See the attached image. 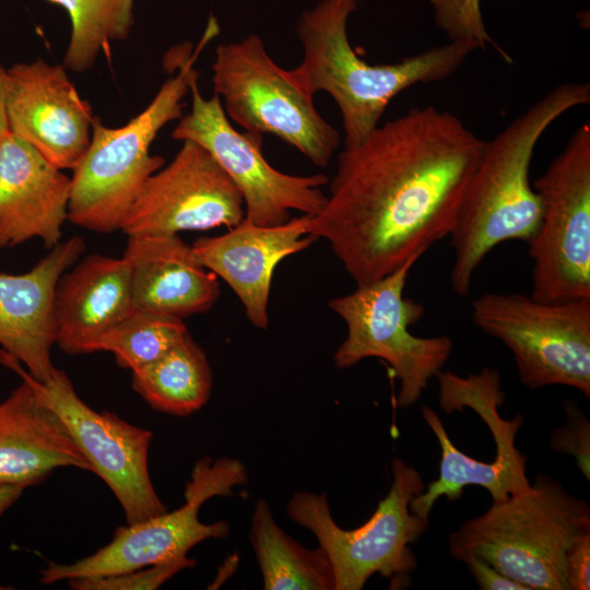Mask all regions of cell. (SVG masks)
I'll list each match as a JSON object with an SVG mask.
<instances>
[{"mask_svg":"<svg viewBox=\"0 0 590 590\" xmlns=\"http://www.w3.org/2000/svg\"><path fill=\"white\" fill-rule=\"evenodd\" d=\"M590 532V507L539 474L530 487L464 521L448 538L458 560L480 558L528 590H568L566 555Z\"/></svg>","mask_w":590,"mask_h":590,"instance_id":"obj_5","label":"cell"},{"mask_svg":"<svg viewBox=\"0 0 590 590\" xmlns=\"http://www.w3.org/2000/svg\"><path fill=\"white\" fill-rule=\"evenodd\" d=\"M196 565L193 558L182 556L177 559L137 568L119 574L69 579L75 590H154L185 568Z\"/></svg>","mask_w":590,"mask_h":590,"instance_id":"obj_29","label":"cell"},{"mask_svg":"<svg viewBox=\"0 0 590 590\" xmlns=\"http://www.w3.org/2000/svg\"><path fill=\"white\" fill-rule=\"evenodd\" d=\"M187 333L182 319L134 309L94 343L92 353L110 352L132 371L160 358Z\"/></svg>","mask_w":590,"mask_h":590,"instance_id":"obj_26","label":"cell"},{"mask_svg":"<svg viewBox=\"0 0 590 590\" xmlns=\"http://www.w3.org/2000/svg\"><path fill=\"white\" fill-rule=\"evenodd\" d=\"M219 31L217 20L211 15L194 51L189 43L168 51L164 67L177 73L127 125L109 128L94 116L88 148L72 169L68 210L72 224L103 234L121 228L144 182L165 164L162 156L150 154V146L164 126L182 117L184 98L199 76L193 64Z\"/></svg>","mask_w":590,"mask_h":590,"instance_id":"obj_4","label":"cell"},{"mask_svg":"<svg viewBox=\"0 0 590 590\" xmlns=\"http://www.w3.org/2000/svg\"><path fill=\"white\" fill-rule=\"evenodd\" d=\"M70 197L71 178L8 129L0 139V247L32 238L57 246Z\"/></svg>","mask_w":590,"mask_h":590,"instance_id":"obj_18","label":"cell"},{"mask_svg":"<svg viewBox=\"0 0 590 590\" xmlns=\"http://www.w3.org/2000/svg\"><path fill=\"white\" fill-rule=\"evenodd\" d=\"M485 142L449 111L409 109L343 148L308 234L356 285L392 273L449 236Z\"/></svg>","mask_w":590,"mask_h":590,"instance_id":"obj_1","label":"cell"},{"mask_svg":"<svg viewBox=\"0 0 590 590\" xmlns=\"http://www.w3.org/2000/svg\"><path fill=\"white\" fill-rule=\"evenodd\" d=\"M247 481L244 464L233 458L198 461L186 483L185 504L162 515L116 529L113 540L92 555L72 564L48 562L40 570L39 582L119 574L182 556L194 545L209 539H224L229 533L226 521L203 523L201 506L214 496L233 494V488Z\"/></svg>","mask_w":590,"mask_h":590,"instance_id":"obj_11","label":"cell"},{"mask_svg":"<svg viewBox=\"0 0 590 590\" xmlns=\"http://www.w3.org/2000/svg\"><path fill=\"white\" fill-rule=\"evenodd\" d=\"M439 404L446 413L472 409L487 425L496 450L516 448V436L523 424L517 414L505 420L499 414L504 401L499 373L484 367L479 374L461 377L450 371H439Z\"/></svg>","mask_w":590,"mask_h":590,"instance_id":"obj_27","label":"cell"},{"mask_svg":"<svg viewBox=\"0 0 590 590\" xmlns=\"http://www.w3.org/2000/svg\"><path fill=\"white\" fill-rule=\"evenodd\" d=\"M422 415L438 439L441 458L438 479L412 498L410 510L413 514L428 520L437 499L446 496L449 500H457L468 485L485 488L493 502L505 500L530 487L527 458L519 449L496 450V457L492 462L475 460L461 452L451 442L439 415L432 408L424 405Z\"/></svg>","mask_w":590,"mask_h":590,"instance_id":"obj_22","label":"cell"},{"mask_svg":"<svg viewBox=\"0 0 590 590\" xmlns=\"http://www.w3.org/2000/svg\"><path fill=\"white\" fill-rule=\"evenodd\" d=\"M533 187L542 204L529 245L531 294L542 302L590 298V125L583 122Z\"/></svg>","mask_w":590,"mask_h":590,"instance_id":"obj_10","label":"cell"},{"mask_svg":"<svg viewBox=\"0 0 590 590\" xmlns=\"http://www.w3.org/2000/svg\"><path fill=\"white\" fill-rule=\"evenodd\" d=\"M189 92L191 109L179 119L172 138L193 141L211 153L239 190L247 221L280 225L291 219V211L315 215L323 208L327 194L321 187L329 181L327 176H295L275 169L263 156L262 135L237 131L217 94L204 98L198 79Z\"/></svg>","mask_w":590,"mask_h":590,"instance_id":"obj_12","label":"cell"},{"mask_svg":"<svg viewBox=\"0 0 590 590\" xmlns=\"http://www.w3.org/2000/svg\"><path fill=\"white\" fill-rule=\"evenodd\" d=\"M20 377L0 402V485L25 489L59 468L93 472L60 416Z\"/></svg>","mask_w":590,"mask_h":590,"instance_id":"obj_20","label":"cell"},{"mask_svg":"<svg viewBox=\"0 0 590 590\" xmlns=\"http://www.w3.org/2000/svg\"><path fill=\"white\" fill-rule=\"evenodd\" d=\"M589 102L588 82L557 85L485 142L449 234L450 283L457 295L470 294L476 269L496 246L533 239L542 217L541 200L530 181L534 149L554 121Z\"/></svg>","mask_w":590,"mask_h":590,"instance_id":"obj_2","label":"cell"},{"mask_svg":"<svg viewBox=\"0 0 590 590\" xmlns=\"http://www.w3.org/2000/svg\"><path fill=\"white\" fill-rule=\"evenodd\" d=\"M250 542L266 590H334L332 567L322 548L309 550L285 533L263 498L252 511Z\"/></svg>","mask_w":590,"mask_h":590,"instance_id":"obj_23","label":"cell"},{"mask_svg":"<svg viewBox=\"0 0 590 590\" xmlns=\"http://www.w3.org/2000/svg\"><path fill=\"white\" fill-rule=\"evenodd\" d=\"M310 215L280 225H256L245 217L223 235L200 237L192 248L200 262L223 279L237 295L245 314L258 329L269 326V298L275 268L286 257L307 249Z\"/></svg>","mask_w":590,"mask_h":590,"instance_id":"obj_16","label":"cell"},{"mask_svg":"<svg viewBox=\"0 0 590 590\" xmlns=\"http://www.w3.org/2000/svg\"><path fill=\"white\" fill-rule=\"evenodd\" d=\"M5 79L7 69L0 64V139L8 130V120L5 113Z\"/></svg>","mask_w":590,"mask_h":590,"instance_id":"obj_34","label":"cell"},{"mask_svg":"<svg viewBox=\"0 0 590 590\" xmlns=\"http://www.w3.org/2000/svg\"><path fill=\"white\" fill-rule=\"evenodd\" d=\"M131 373L134 391L152 409L172 415L200 410L212 388L206 356L189 333L160 358Z\"/></svg>","mask_w":590,"mask_h":590,"instance_id":"obj_24","label":"cell"},{"mask_svg":"<svg viewBox=\"0 0 590 590\" xmlns=\"http://www.w3.org/2000/svg\"><path fill=\"white\" fill-rule=\"evenodd\" d=\"M565 574L568 590L590 589V532L581 534L569 548Z\"/></svg>","mask_w":590,"mask_h":590,"instance_id":"obj_31","label":"cell"},{"mask_svg":"<svg viewBox=\"0 0 590 590\" xmlns=\"http://www.w3.org/2000/svg\"><path fill=\"white\" fill-rule=\"evenodd\" d=\"M84 249V239L72 236L51 248L30 271L0 273L1 351L24 365L38 381H47L57 369L51 362L56 285Z\"/></svg>","mask_w":590,"mask_h":590,"instance_id":"obj_17","label":"cell"},{"mask_svg":"<svg viewBox=\"0 0 590 590\" xmlns=\"http://www.w3.org/2000/svg\"><path fill=\"white\" fill-rule=\"evenodd\" d=\"M62 7L71 21L63 67L78 73L91 69L110 45L129 37L134 25L133 0H47Z\"/></svg>","mask_w":590,"mask_h":590,"instance_id":"obj_25","label":"cell"},{"mask_svg":"<svg viewBox=\"0 0 590 590\" xmlns=\"http://www.w3.org/2000/svg\"><path fill=\"white\" fill-rule=\"evenodd\" d=\"M212 70L214 93L228 118L245 131L280 138L316 166H328L341 135L318 113L314 97L272 60L258 35L220 44Z\"/></svg>","mask_w":590,"mask_h":590,"instance_id":"obj_8","label":"cell"},{"mask_svg":"<svg viewBox=\"0 0 590 590\" xmlns=\"http://www.w3.org/2000/svg\"><path fill=\"white\" fill-rule=\"evenodd\" d=\"M182 142L138 193L120 228L127 236L232 228L244 220V199L221 165L200 144Z\"/></svg>","mask_w":590,"mask_h":590,"instance_id":"obj_14","label":"cell"},{"mask_svg":"<svg viewBox=\"0 0 590 590\" xmlns=\"http://www.w3.org/2000/svg\"><path fill=\"white\" fill-rule=\"evenodd\" d=\"M463 563L482 590H528L480 558L469 557Z\"/></svg>","mask_w":590,"mask_h":590,"instance_id":"obj_32","label":"cell"},{"mask_svg":"<svg viewBox=\"0 0 590 590\" xmlns=\"http://www.w3.org/2000/svg\"><path fill=\"white\" fill-rule=\"evenodd\" d=\"M471 318L511 351L523 386L562 385L590 397V298L491 292L473 300Z\"/></svg>","mask_w":590,"mask_h":590,"instance_id":"obj_9","label":"cell"},{"mask_svg":"<svg viewBox=\"0 0 590 590\" xmlns=\"http://www.w3.org/2000/svg\"><path fill=\"white\" fill-rule=\"evenodd\" d=\"M437 26L449 42L461 43L474 50L494 45L481 12V0H428Z\"/></svg>","mask_w":590,"mask_h":590,"instance_id":"obj_28","label":"cell"},{"mask_svg":"<svg viewBox=\"0 0 590 590\" xmlns=\"http://www.w3.org/2000/svg\"><path fill=\"white\" fill-rule=\"evenodd\" d=\"M5 113L9 131L61 170H72L88 148L92 107L63 66L37 58L7 69Z\"/></svg>","mask_w":590,"mask_h":590,"instance_id":"obj_15","label":"cell"},{"mask_svg":"<svg viewBox=\"0 0 590 590\" xmlns=\"http://www.w3.org/2000/svg\"><path fill=\"white\" fill-rule=\"evenodd\" d=\"M361 0H320L302 13L296 31L302 62L288 74L306 94L328 93L343 122L344 146L358 144L379 126L389 103L418 83L444 80L474 51L449 42L396 63L370 64L353 49L347 21Z\"/></svg>","mask_w":590,"mask_h":590,"instance_id":"obj_3","label":"cell"},{"mask_svg":"<svg viewBox=\"0 0 590 590\" xmlns=\"http://www.w3.org/2000/svg\"><path fill=\"white\" fill-rule=\"evenodd\" d=\"M391 474L388 494L370 518L355 529L337 524L323 494L297 492L287 503L288 518L308 529L326 553L334 590H361L374 574L393 578L416 568L410 545L425 532L428 520L413 514L410 503L424 491V481L400 458L392 460Z\"/></svg>","mask_w":590,"mask_h":590,"instance_id":"obj_6","label":"cell"},{"mask_svg":"<svg viewBox=\"0 0 590 590\" xmlns=\"http://www.w3.org/2000/svg\"><path fill=\"white\" fill-rule=\"evenodd\" d=\"M418 259L328 303L346 326V337L334 353L335 366L349 368L368 357L386 361L400 382L397 402L403 408L422 397L453 349L447 335L423 338L409 330L425 312L421 303L404 296L408 275Z\"/></svg>","mask_w":590,"mask_h":590,"instance_id":"obj_7","label":"cell"},{"mask_svg":"<svg viewBox=\"0 0 590 590\" xmlns=\"http://www.w3.org/2000/svg\"><path fill=\"white\" fill-rule=\"evenodd\" d=\"M122 257L137 310L185 319L209 311L220 297L217 276L178 234L128 236Z\"/></svg>","mask_w":590,"mask_h":590,"instance_id":"obj_19","label":"cell"},{"mask_svg":"<svg viewBox=\"0 0 590 590\" xmlns=\"http://www.w3.org/2000/svg\"><path fill=\"white\" fill-rule=\"evenodd\" d=\"M0 363L25 377L60 416L92 465L93 473L107 484L119 502L127 523H137L167 511L149 473L152 432L134 426L114 413H99L90 408L78 396L68 375L60 369L42 382L1 350Z\"/></svg>","mask_w":590,"mask_h":590,"instance_id":"obj_13","label":"cell"},{"mask_svg":"<svg viewBox=\"0 0 590 590\" xmlns=\"http://www.w3.org/2000/svg\"><path fill=\"white\" fill-rule=\"evenodd\" d=\"M23 491V487L15 485H0V516L15 504Z\"/></svg>","mask_w":590,"mask_h":590,"instance_id":"obj_33","label":"cell"},{"mask_svg":"<svg viewBox=\"0 0 590 590\" xmlns=\"http://www.w3.org/2000/svg\"><path fill=\"white\" fill-rule=\"evenodd\" d=\"M133 310L127 260L90 255L56 285V344L72 355L92 353L94 343Z\"/></svg>","mask_w":590,"mask_h":590,"instance_id":"obj_21","label":"cell"},{"mask_svg":"<svg viewBox=\"0 0 590 590\" xmlns=\"http://www.w3.org/2000/svg\"><path fill=\"white\" fill-rule=\"evenodd\" d=\"M566 424L550 436V446L556 452L575 457L583 476L590 480V425L588 418L571 402H566Z\"/></svg>","mask_w":590,"mask_h":590,"instance_id":"obj_30","label":"cell"}]
</instances>
